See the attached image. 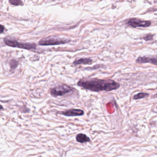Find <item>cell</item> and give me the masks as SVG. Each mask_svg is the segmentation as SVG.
<instances>
[{
    "label": "cell",
    "instance_id": "6da1fadb",
    "mask_svg": "<svg viewBox=\"0 0 157 157\" xmlns=\"http://www.w3.org/2000/svg\"><path fill=\"white\" fill-rule=\"evenodd\" d=\"M77 84L85 90L94 92L110 91L117 90L120 87L118 83L112 80L96 78L82 79L79 81Z\"/></svg>",
    "mask_w": 157,
    "mask_h": 157
},
{
    "label": "cell",
    "instance_id": "7a4b0ae2",
    "mask_svg": "<svg viewBox=\"0 0 157 157\" xmlns=\"http://www.w3.org/2000/svg\"><path fill=\"white\" fill-rule=\"evenodd\" d=\"M4 42L7 45L13 47H18L27 50H35L36 45L34 43H22L18 42L15 40L9 39L7 37L4 40Z\"/></svg>",
    "mask_w": 157,
    "mask_h": 157
},
{
    "label": "cell",
    "instance_id": "3957f363",
    "mask_svg": "<svg viewBox=\"0 0 157 157\" xmlns=\"http://www.w3.org/2000/svg\"><path fill=\"white\" fill-rule=\"evenodd\" d=\"M73 89L71 87L63 84L52 88L50 92L51 95L53 96H61L70 93L73 91Z\"/></svg>",
    "mask_w": 157,
    "mask_h": 157
},
{
    "label": "cell",
    "instance_id": "277c9868",
    "mask_svg": "<svg viewBox=\"0 0 157 157\" xmlns=\"http://www.w3.org/2000/svg\"><path fill=\"white\" fill-rule=\"evenodd\" d=\"M70 42L69 40L59 39L56 37H47L39 41V44L42 46L57 45L64 44Z\"/></svg>",
    "mask_w": 157,
    "mask_h": 157
},
{
    "label": "cell",
    "instance_id": "5b68a950",
    "mask_svg": "<svg viewBox=\"0 0 157 157\" xmlns=\"http://www.w3.org/2000/svg\"><path fill=\"white\" fill-rule=\"evenodd\" d=\"M127 24L133 27H147L150 26L151 24L150 21L140 20L137 19H131L128 21Z\"/></svg>",
    "mask_w": 157,
    "mask_h": 157
},
{
    "label": "cell",
    "instance_id": "8992f818",
    "mask_svg": "<svg viewBox=\"0 0 157 157\" xmlns=\"http://www.w3.org/2000/svg\"><path fill=\"white\" fill-rule=\"evenodd\" d=\"M61 114L67 117H75V116H82L84 113L83 110L81 109H73L67 110L62 112Z\"/></svg>",
    "mask_w": 157,
    "mask_h": 157
},
{
    "label": "cell",
    "instance_id": "52a82bcc",
    "mask_svg": "<svg viewBox=\"0 0 157 157\" xmlns=\"http://www.w3.org/2000/svg\"><path fill=\"white\" fill-rule=\"evenodd\" d=\"M136 62L141 64L150 63L157 66V59L147 57H140L136 59Z\"/></svg>",
    "mask_w": 157,
    "mask_h": 157
},
{
    "label": "cell",
    "instance_id": "ba28073f",
    "mask_svg": "<svg viewBox=\"0 0 157 157\" xmlns=\"http://www.w3.org/2000/svg\"><path fill=\"white\" fill-rule=\"evenodd\" d=\"M76 139L77 141L81 143L90 142V139L88 136H87L86 135L82 133L78 134L76 136Z\"/></svg>",
    "mask_w": 157,
    "mask_h": 157
},
{
    "label": "cell",
    "instance_id": "9c48e42d",
    "mask_svg": "<svg viewBox=\"0 0 157 157\" xmlns=\"http://www.w3.org/2000/svg\"><path fill=\"white\" fill-rule=\"evenodd\" d=\"M92 62V60L90 59L81 58L75 61L73 63V64L74 66H76L81 64H90Z\"/></svg>",
    "mask_w": 157,
    "mask_h": 157
},
{
    "label": "cell",
    "instance_id": "30bf717a",
    "mask_svg": "<svg viewBox=\"0 0 157 157\" xmlns=\"http://www.w3.org/2000/svg\"><path fill=\"white\" fill-rule=\"evenodd\" d=\"M148 96H149V94H147V93H140L134 96V99L137 100V99H141V98H145Z\"/></svg>",
    "mask_w": 157,
    "mask_h": 157
},
{
    "label": "cell",
    "instance_id": "8fae6325",
    "mask_svg": "<svg viewBox=\"0 0 157 157\" xmlns=\"http://www.w3.org/2000/svg\"><path fill=\"white\" fill-rule=\"evenodd\" d=\"M9 2L10 4L15 6L23 5V3L21 0H9Z\"/></svg>",
    "mask_w": 157,
    "mask_h": 157
},
{
    "label": "cell",
    "instance_id": "7c38bea8",
    "mask_svg": "<svg viewBox=\"0 0 157 157\" xmlns=\"http://www.w3.org/2000/svg\"><path fill=\"white\" fill-rule=\"evenodd\" d=\"M18 62L15 60H12L10 62V66L12 69H14L16 67H17Z\"/></svg>",
    "mask_w": 157,
    "mask_h": 157
},
{
    "label": "cell",
    "instance_id": "4fadbf2b",
    "mask_svg": "<svg viewBox=\"0 0 157 157\" xmlns=\"http://www.w3.org/2000/svg\"><path fill=\"white\" fill-rule=\"evenodd\" d=\"M153 38V35H147L144 37V39L146 41L151 40Z\"/></svg>",
    "mask_w": 157,
    "mask_h": 157
},
{
    "label": "cell",
    "instance_id": "5bb4252c",
    "mask_svg": "<svg viewBox=\"0 0 157 157\" xmlns=\"http://www.w3.org/2000/svg\"><path fill=\"white\" fill-rule=\"evenodd\" d=\"M4 29H5V28H4L3 25H1V33H2V32L4 31Z\"/></svg>",
    "mask_w": 157,
    "mask_h": 157
},
{
    "label": "cell",
    "instance_id": "9a60e30c",
    "mask_svg": "<svg viewBox=\"0 0 157 157\" xmlns=\"http://www.w3.org/2000/svg\"></svg>",
    "mask_w": 157,
    "mask_h": 157
}]
</instances>
